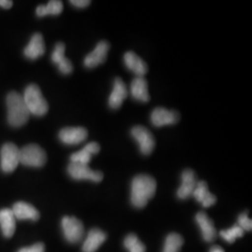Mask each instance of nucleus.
Instances as JSON below:
<instances>
[{"label":"nucleus","instance_id":"obj_7","mask_svg":"<svg viewBox=\"0 0 252 252\" xmlns=\"http://www.w3.org/2000/svg\"><path fill=\"white\" fill-rule=\"evenodd\" d=\"M131 135L139 146L140 153L144 155H150L155 147L153 135L144 126H136L132 128Z\"/></svg>","mask_w":252,"mask_h":252},{"label":"nucleus","instance_id":"obj_15","mask_svg":"<svg viewBox=\"0 0 252 252\" xmlns=\"http://www.w3.org/2000/svg\"><path fill=\"white\" fill-rule=\"evenodd\" d=\"M45 54V42L43 36L40 33L34 34L28 45L25 48L24 54L27 59L36 60Z\"/></svg>","mask_w":252,"mask_h":252},{"label":"nucleus","instance_id":"obj_25","mask_svg":"<svg viewBox=\"0 0 252 252\" xmlns=\"http://www.w3.org/2000/svg\"><path fill=\"white\" fill-rule=\"evenodd\" d=\"M182 245L183 238L180 234H168L165 238L162 252H180Z\"/></svg>","mask_w":252,"mask_h":252},{"label":"nucleus","instance_id":"obj_1","mask_svg":"<svg viewBox=\"0 0 252 252\" xmlns=\"http://www.w3.org/2000/svg\"><path fill=\"white\" fill-rule=\"evenodd\" d=\"M157 183L149 175H138L132 180L131 203L136 208H143L156 192Z\"/></svg>","mask_w":252,"mask_h":252},{"label":"nucleus","instance_id":"obj_23","mask_svg":"<svg viewBox=\"0 0 252 252\" xmlns=\"http://www.w3.org/2000/svg\"><path fill=\"white\" fill-rule=\"evenodd\" d=\"M0 227L5 237L10 238L16 229V219L13 212L9 208H3L0 210Z\"/></svg>","mask_w":252,"mask_h":252},{"label":"nucleus","instance_id":"obj_12","mask_svg":"<svg viewBox=\"0 0 252 252\" xmlns=\"http://www.w3.org/2000/svg\"><path fill=\"white\" fill-rule=\"evenodd\" d=\"M197 182L194 172L191 169L184 170L181 175V184L177 191V196L181 200L189 198L195 189Z\"/></svg>","mask_w":252,"mask_h":252},{"label":"nucleus","instance_id":"obj_9","mask_svg":"<svg viewBox=\"0 0 252 252\" xmlns=\"http://www.w3.org/2000/svg\"><path fill=\"white\" fill-rule=\"evenodd\" d=\"M180 113L164 108H154L151 114V122L155 127L173 126L180 121Z\"/></svg>","mask_w":252,"mask_h":252},{"label":"nucleus","instance_id":"obj_20","mask_svg":"<svg viewBox=\"0 0 252 252\" xmlns=\"http://www.w3.org/2000/svg\"><path fill=\"white\" fill-rule=\"evenodd\" d=\"M100 152V145L96 142H91L88 143L84 148L73 153L70 156V161L74 163H81V164H86L88 165L91 162L92 156L94 154H97Z\"/></svg>","mask_w":252,"mask_h":252},{"label":"nucleus","instance_id":"obj_30","mask_svg":"<svg viewBox=\"0 0 252 252\" xmlns=\"http://www.w3.org/2000/svg\"><path fill=\"white\" fill-rule=\"evenodd\" d=\"M70 4L73 5L74 7L83 9V8H86L90 5L91 1H89V0H71Z\"/></svg>","mask_w":252,"mask_h":252},{"label":"nucleus","instance_id":"obj_24","mask_svg":"<svg viewBox=\"0 0 252 252\" xmlns=\"http://www.w3.org/2000/svg\"><path fill=\"white\" fill-rule=\"evenodd\" d=\"M63 5L62 1L52 0L47 5H39L36 9L38 17H44L47 15H59L63 11Z\"/></svg>","mask_w":252,"mask_h":252},{"label":"nucleus","instance_id":"obj_3","mask_svg":"<svg viewBox=\"0 0 252 252\" xmlns=\"http://www.w3.org/2000/svg\"><path fill=\"white\" fill-rule=\"evenodd\" d=\"M23 98L30 114L41 117L48 112L49 105L39 87L36 84H30L27 86Z\"/></svg>","mask_w":252,"mask_h":252},{"label":"nucleus","instance_id":"obj_16","mask_svg":"<svg viewBox=\"0 0 252 252\" xmlns=\"http://www.w3.org/2000/svg\"><path fill=\"white\" fill-rule=\"evenodd\" d=\"M124 62L126 68L135 73L136 77H144L148 72V65L137 54L134 52H127L124 55Z\"/></svg>","mask_w":252,"mask_h":252},{"label":"nucleus","instance_id":"obj_4","mask_svg":"<svg viewBox=\"0 0 252 252\" xmlns=\"http://www.w3.org/2000/svg\"><path fill=\"white\" fill-rule=\"evenodd\" d=\"M46 162L47 154L38 145H27L20 150V162L26 166L42 167Z\"/></svg>","mask_w":252,"mask_h":252},{"label":"nucleus","instance_id":"obj_31","mask_svg":"<svg viewBox=\"0 0 252 252\" xmlns=\"http://www.w3.org/2000/svg\"><path fill=\"white\" fill-rule=\"evenodd\" d=\"M13 2L10 0H0V7H2L3 9H10L12 7Z\"/></svg>","mask_w":252,"mask_h":252},{"label":"nucleus","instance_id":"obj_8","mask_svg":"<svg viewBox=\"0 0 252 252\" xmlns=\"http://www.w3.org/2000/svg\"><path fill=\"white\" fill-rule=\"evenodd\" d=\"M67 172L73 180H91L94 182H100L103 180L104 175L100 171L91 169L89 165L70 162L67 167Z\"/></svg>","mask_w":252,"mask_h":252},{"label":"nucleus","instance_id":"obj_19","mask_svg":"<svg viewBox=\"0 0 252 252\" xmlns=\"http://www.w3.org/2000/svg\"><path fill=\"white\" fill-rule=\"evenodd\" d=\"M130 94L133 99L136 101H140L143 103L150 101L148 82L145 80L144 77H135V79L131 83Z\"/></svg>","mask_w":252,"mask_h":252},{"label":"nucleus","instance_id":"obj_18","mask_svg":"<svg viewBox=\"0 0 252 252\" xmlns=\"http://www.w3.org/2000/svg\"><path fill=\"white\" fill-rule=\"evenodd\" d=\"M191 195L204 207H212L216 203V196L208 190L206 181H198Z\"/></svg>","mask_w":252,"mask_h":252},{"label":"nucleus","instance_id":"obj_29","mask_svg":"<svg viewBox=\"0 0 252 252\" xmlns=\"http://www.w3.org/2000/svg\"><path fill=\"white\" fill-rule=\"evenodd\" d=\"M18 252H45V247L42 243H36L31 247L21 249Z\"/></svg>","mask_w":252,"mask_h":252},{"label":"nucleus","instance_id":"obj_13","mask_svg":"<svg viewBox=\"0 0 252 252\" xmlns=\"http://www.w3.org/2000/svg\"><path fill=\"white\" fill-rule=\"evenodd\" d=\"M65 46L63 42H58L54 47V52L52 54V61L55 63L59 71L63 75H69L73 71V65L71 61L64 56Z\"/></svg>","mask_w":252,"mask_h":252},{"label":"nucleus","instance_id":"obj_6","mask_svg":"<svg viewBox=\"0 0 252 252\" xmlns=\"http://www.w3.org/2000/svg\"><path fill=\"white\" fill-rule=\"evenodd\" d=\"M62 229L65 239L70 243L80 242L84 235L83 224L75 217H64L62 220Z\"/></svg>","mask_w":252,"mask_h":252},{"label":"nucleus","instance_id":"obj_10","mask_svg":"<svg viewBox=\"0 0 252 252\" xmlns=\"http://www.w3.org/2000/svg\"><path fill=\"white\" fill-rule=\"evenodd\" d=\"M109 43L106 40H102L97 43L94 51L88 54L84 59V65L87 68H94L106 62L108 58Z\"/></svg>","mask_w":252,"mask_h":252},{"label":"nucleus","instance_id":"obj_11","mask_svg":"<svg viewBox=\"0 0 252 252\" xmlns=\"http://www.w3.org/2000/svg\"><path fill=\"white\" fill-rule=\"evenodd\" d=\"M87 136L88 132L83 127H65L59 132V138L65 145L81 144Z\"/></svg>","mask_w":252,"mask_h":252},{"label":"nucleus","instance_id":"obj_2","mask_svg":"<svg viewBox=\"0 0 252 252\" xmlns=\"http://www.w3.org/2000/svg\"><path fill=\"white\" fill-rule=\"evenodd\" d=\"M8 122L12 127H21L26 125L30 116L23 96L16 93L10 92L7 95Z\"/></svg>","mask_w":252,"mask_h":252},{"label":"nucleus","instance_id":"obj_22","mask_svg":"<svg viewBox=\"0 0 252 252\" xmlns=\"http://www.w3.org/2000/svg\"><path fill=\"white\" fill-rule=\"evenodd\" d=\"M11 210L15 219L17 220H31L35 221L39 219V212L37 209L26 202H18L14 204Z\"/></svg>","mask_w":252,"mask_h":252},{"label":"nucleus","instance_id":"obj_17","mask_svg":"<svg viewBox=\"0 0 252 252\" xmlns=\"http://www.w3.org/2000/svg\"><path fill=\"white\" fill-rule=\"evenodd\" d=\"M195 220L200 228L203 238L207 242L214 241L217 237L216 228L209 217L205 212H199L195 216Z\"/></svg>","mask_w":252,"mask_h":252},{"label":"nucleus","instance_id":"obj_21","mask_svg":"<svg viewBox=\"0 0 252 252\" xmlns=\"http://www.w3.org/2000/svg\"><path fill=\"white\" fill-rule=\"evenodd\" d=\"M107 239V234L99 229H92L82 246L83 252H95Z\"/></svg>","mask_w":252,"mask_h":252},{"label":"nucleus","instance_id":"obj_27","mask_svg":"<svg viewBox=\"0 0 252 252\" xmlns=\"http://www.w3.org/2000/svg\"><path fill=\"white\" fill-rule=\"evenodd\" d=\"M244 233L245 232L237 224H235L233 227H231L230 229L221 231L220 234L221 238L224 239L228 243H234L237 238H240L243 236Z\"/></svg>","mask_w":252,"mask_h":252},{"label":"nucleus","instance_id":"obj_28","mask_svg":"<svg viewBox=\"0 0 252 252\" xmlns=\"http://www.w3.org/2000/svg\"><path fill=\"white\" fill-rule=\"evenodd\" d=\"M237 225L239 226L244 232L245 231H252V220L248 216V213H242L238 217L237 220Z\"/></svg>","mask_w":252,"mask_h":252},{"label":"nucleus","instance_id":"obj_26","mask_svg":"<svg viewBox=\"0 0 252 252\" xmlns=\"http://www.w3.org/2000/svg\"><path fill=\"white\" fill-rule=\"evenodd\" d=\"M124 244L126 250L129 252H146L144 244L138 239L135 234H128Z\"/></svg>","mask_w":252,"mask_h":252},{"label":"nucleus","instance_id":"obj_5","mask_svg":"<svg viewBox=\"0 0 252 252\" xmlns=\"http://www.w3.org/2000/svg\"><path fill=\"white\" fill-rule=\"evenodd\" d=\"M20 163V150L13 143L3 145L0 152L1 169L5 173L14 171Z\"/></svg>","mask_w":252,"mask_h":252},{"label":"nucleus","instance_id":"obj_32","mask_svg":"<svg viewBox=\"0 0 252 252\" xmlns=\"http://www.w3.org/2000/svg\"><path fill=\"white\" fill-rule=\"evenodd\" d=\"M209 252H224V251L220 247H219V246H214V247H212L210 249Z\"/></svg>","mask_w":252,"mask_h":252},{"label":"nucleus","instance_id":"obj_14","mask_svg":"<svg viewBox=\"0 0 252 252\" xmlns=\"http://www.w3.org/2000/svg\"><path fill=\"white\" fill-rule=\"evenodd\" d=\"M128 96V89L122 79L116 78L113 82V89L108 97V106L111 109L120 108Z\"/></svg>","mask_w":252,"mask_h":252}]
</instances>
